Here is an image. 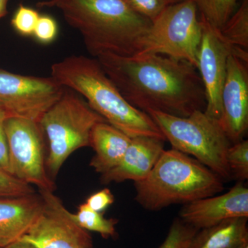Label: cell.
<instances>
[{
	"label": "cell",
	"instance_id": "1",
	"mask_svg": "<svg viewBox=\"0 0 248 248\" xmlns=\"http://www.w3.org/2000/svg\"><path fill=\"white\" fill-rule=\"evenodd\" d=\"M96 59L125 100L139 110L177 117L205 110L203 83L189 62L156 54L106 53Z\"/></svg>",
	"mask_w": 248,
	"mask_h": 248
},
{
	"label": "cell",
	"instance_id": "2",
	"mask_svg": "<svg viewBox=\"0 0 248 248\" xmlns=\"http://www.w3.org/2000/svg\"><path fill=\"white\" fill-rule=\"evenodd\" d=\"M39 7L57 8L66 22L82 36L93 58L110 53L129 57L151 25L123 0H45Z\"/></svg>",
	"mask_w": 248,
	"mask_h": 248
},
{
	"label": "cell",
	"instance_id": "3",
	"mask_svg": "<svg viewBox=\"0 0 248 248\" xmlns=\"http://www.w3.org/2000/svg\"><path fill=\"white\" fill-rule=\"evenodd\" d=\"M51 76L78 93L108 123L130 138L147 136L166 141L151 117L125 100L97 59L68 57L52 65Z\"/></svg>",
	"mask_w": 248,
	"mask_h": 248
},
{
	"label": "cell",
	"instance_id": "4",
	"mask_svg": "<svg viewBox=\"0 0 248 248\" xmlns=\"http://www.w3.org/2000/svg\"><path fill=\"white\" fill-rule=\"evenodd\" d=\"M223 179L198 160L177 150H164L143 180L135 182V201L148 211L216 195Z\"/></svg>",
	"mask_w": 248,
	"mask_h": 248
},
{
	"label": "cell",
	"instance_id": "5",
	"mask_svg": "<svg viewBox=\"0 0 248 248\" xmlns=\"http://www.w3.org/2000/svg\"><path fill=\"white\" fill-rule=\"evenodd\" d=\"M146 113L172 148L198 160L223 180L231 179L226 155L232 143L218 120L209 117L203 110H196L187 117L154 110Z\"/></svg>",
	"mask_w": 248,
	"mask_h": 248
},
{
	"label": "cell",
	"instance_id": "6",
	"mask_svg": "<svg viewBox=\"0 0 248 248\" xmlns=\"http://www.w3.org/2000/svg\"><path fill=\"white\" fill-rule=\"evenodd\" d=\"M104 121L80 94L65 87L62 97L40 122L48 142L46 168L50 179L58 175L72 153L90 146L93 127Z\"/></svg>",
	"mask_w": 248,
	"mask_h": 248
},
{
	"label": "cell",
	"instance_id": "7",
	"mask_svg": "<svg viewBox=\"0 0 248 248\" xmlns=\"http://www.w3.org/2000/svg\"><path fill=\"white\" fill-rule=\"evenodd\" d=\"M202 24L193 0L169 5L142 37L138 54H156L197 68Z\"/></svg>",
	"mask_w": 248,
	"mask_h": 248
},
{
	"label": "cell",
	"instance_id": "8",
	"mask_svg": "<svg viewBox=\"0 0 248 248\" xmlns=\"http://www.w3.org/2000/svg\"><path fill=\"white\" fill-rule=\"evenodd\" d=\"M11 175L40 191L53 192L46 168L45 136L40 123L8 117L5 123Z\"/></svg>",
	"mask_w": 248,
	"mask_h": 248
},
{
	"label": "cell",
	"instance_id": "9",
	"mask_svg": "<svg viewBox=\"0 0 248 248\" xmlns=\"http://www.w3.org/2000/svg\"><path fill=\"white\" fill-rule=\"evenodd\" d=\"M65 91L55 78L23 76L0 69V107L9 117L40 123Z\"/></svg>",
	"mask_w": 248,
	"mask_h": 248
},
{
	"label": "cell",
	"instance_id": "10",
	"mask_svg": "<svg viewBox=\"0 0 248 248\" xmlns=\"http://www.w3.org/2000/svg\"><path fill=\"white\" fill-rule=\"evenodd\" d=\"M45 208L19 241L32 248H93L89 232L70 218L67 209L53 192L40 191Z\"/></svg>",
	"mask_w": 248,
	"mask_h": 248
},
{
	"label": "cell",
	"instance_id": "11",
	"mask_svg": "<svg viewBox=\"0 0 248 248\" xmlns=\"http://www.w3.org/2000/svg\"><path fill=\"white\" fill-rule=\"evenodd\" d=\"M200 20L202 37L197 57V71L205 91L206 105L204 112L209 117L219 120L227 62L232 49L222 39L219 31L213 29L202 19Z\"/></svg>",
	"mask_w": 248,
	"mask_h": 248
},
{
	"label": "cell",
	"instance_id": "12",
	"mask_svg": "<svg viewBox=\"0 0 248 248\" xmlns=\"http://www.w3.org/2000/svg\"><path fill=\"white\" fill-rule=\"evenodd\" d=\"M218 122L232 143L244 140L248 128V62L232 54L227 62Z\"/></svg>",
	"mask_w": 248,
	"mask_h": 248
},
{
	"label": "cell",
	"instance_id": "13",
	"mask_svg": "<svg viewBox=\"0 0 248 248\" xmlns=\"http://www.w3.org/2000/svg\"><path fill=\"white\" fill-rule=\"evenodd\" d=\"M248 218V188L239 182L224 194L184 205L179 218L198 230L230 218Z\"/></svg>",
	"mask_w": 248,
	"mask_h": 248
},
{
	"label": "cell",
	"instance_id": "14",
	"mask_svg": "<svg viewBox=\"0 0 248 248\" xmlns=\"http://www.w3.org/2000/svg\"><path fill=\"white\" fill-rule=\"evenodd\" d=\"M165 140L153 137L140 136L131 139L120 162L114 169L101 175L104 184L134 182L143 180L153 169L164 151Z\"/></svg>",
	"mask_w": 248,
	"mask_h": 248
},
{
	"label": "cell",
	"instance_id": "15",
	"mask_svg": "<svg viewBox=\"0 0 248 248\" xmlns=\"http://www.w3.org/2000/svg\"><path fill=\"white\" fill-rule=\"evenodd\" d=\"M41 194L0 197V248L19 241L45 208Z\"/></svg>",
	"mask_w": 248,
	"mask_h": 248
},
{
	"label": "cell",
	"instance_id": "16",
	"mask_svg": "<svg viewBox=\"0 0 248 248\" xmlns=\"http://www.w3.org/2000/svg\"><path fill=\"white\" fill-rule=\"evenodd\" d=\"M131 139L107 122L93 127L90 146L94 151L90 166L101 175L114 169L123 158Z\"/></svg>",
	"mask_w": 248,
	"mask_h": 248
},
{
	"label": "cell",
	"instance_id": "17",
	"mask_svg": "<svg viewBox=\"0 0 248 248\" xmlns=\"http://www.w3.org/2000/svg\"><path fill=\"white\" fill-rule=\"evenodd\" d=\"M248 218H230L200 229L189 248H238L248 240Z\"/></svg>",
	"mask_w": 248,
	"mask_h": 248
},
{
	"label": "cell",
	"instance_id": "18",
	"mask_svg": "<svg viewBox=\"0 0 248 248\" xmlns=\"http://www.w3.org/2000/svg\"><path fill=\"white\" fill-rule=\"evenodd\" d=\"M222 39L236 50H248V0H243L239 9L232 15L220 31Z\"/></svg>",
	"mask_w": 248,
	"mask_h": 248
},
{
	"label": "cell",
	"instance_id": "19",
	"mask_svg": "<svg viewBox=\"0 0 248 248\" xmlns=\"http://www.w3.org/2000/svg\"><path fill=\"white\" fill-rule=\"evenodd\" d=\"M67 214L78 226L85 231L95 232L104 239L115 236V226L118 220L106 218L103 213L94 211L85 203L79 205L76 214L71 213L68 210Z\"/></svg>",
	"mask_w": 248,
	"mask_h": 248
},
{
	"label": "cell",
	"instance_id": "20",
	"mask_svg": "<svg viewBox=\"0 0 248 248\" xmlns=\"http://www.w3.org/2000/svg\"><path fill=\"white\" fill-rule=\"evenodd\" d=\"M238 0H193L200 19L217 31H221L234 14Z\"/></svg>",
	"mask_w": 248,
	"mask_h": 248
},
{
	"label": "cell",
	"instance_id": "21",
	"mask_svg": "<svg viewBox=\"0 0 248 248\" xmlns=\"http://www.w3.org/2000/svg\"><path fill=\"white\" fill-rule=\"evenodd\" d=\"M231 177L242 182L248 178V141L242 140L232 143L226 155Z\"/></svg>",
	"mask_w": 248,
	"mask_h": 248
},
{
	"label": "cell",
	"instance_id": "22",
	"mask_svg": "<svg viewBox=\"0 0 248 248\" xmlns=\"http://www.w3.org/2000/svg\"><path fill=\"white\" fill-rule=\"evenodd\" d=\"M199 231L178 217L173 221L166 239L158 248H189Z\"/></svg>",
	"mask_w": 248,
	"mask_h": 248
},
{
	"label": "cell",
	"instance_id": "23",
	"mask_svg": "<svg viewBox=\"0 0 248 248\" xmlns=\"http://www.w3.org/2000/svg\"><path fill=\"white\" fill-rule=\"evenodd\" d=\"M40 17V15L36 10L20 4L11 19V25L20 35H33Z\"/></svg>",
	"mask_w": 248,
	"mask_h": 248
},
{
	"label": "cell",
	"instance_id": "24",
	"mask_svg": "<svg viewBox=\"0 0 248 248\" xmlns=\"http://www.w3.org/2000/svg\"><path fill=\"white\" fill-rule=\"evenodd\" d=\"M32 186L0 169V197H17L35 193Z\"/></svg>",
	"mask_w": 248,
	"mask_h": 248
},
{
	"label": "cell",
	"instance_id": "25",
	"mask_svg": "<svg viewBox=\"0 0 248 248\" xmlns=\"http://www.w3.org/2000/svg\"><path fill=\"white\" fill-rule=\"evenodd\" d=\"M134 12L151 22L155 20L169 5L166 0H123Z\"/></svg>",
	"mask_w": 248,
	"mask_h": 248
},
{
	"label": "cell",
	"instance_id": "26",
	"mask_svg": "<svg viewBox=\"0 0 248 248\" xmlns=\"http://www.w3.org/2000/svg\"><path fill=\"white\" fill-rule=\"evenodd\" d=\"M58 27L56 21L48 16H40L36 24L33 35L42 44L53 42L58 35Z\"/></svg>",
	"mask_w": 248,
	"mask_h": 248
},
{
	"label": "cell",
	"instance_id": "27",
	"mask_svg": "<svg viewBox=\"0 0 248 248\" xmlns=\"http://www.w3.org/2000/svg\"><path fill=\"white\" fill-rule=\"evenodd\" d=\"M115 202V197L109 189L104 188L90 196L86 203L90 208L103 213Z\"/></svg>",
	"mask_w": 248,
	"mask_h": 248
},
{
	"label": "cell",
	"instance_id": "28",
	"mask_svg": "<svg viewBox=\"0 0 248 248\" xmlns=\"http://www.w3.org/2000/svg\"><path fill=\"white\" fill-rule=\"evenodd\" d=\"M8 116L6 111L0 107V169L11 174L10 171L9 151L5 133V123Z\"/></svg>",
	"mask_w": 248,
	"mask_h": 248
},
{
	"label": "cell",
	"instance_id": "29",
	"mask_svg": "<svg viewBox=\"0 0 248 248\" xmlns=\"http://www.w3.org/2000/svg\"><path fill=\"white\" fill-rule=\"evenodd\" d=\"M8 1L9 0H0V19L8 14Z\"/></svg>",
	"mask_w": 248,
	"mask_h": 248
},
{
	"label": "cell",
	"instance_id": "30",
	"mask_svg": "<svg viewBox=\"0 0 248 248\" xmlns=\"http://www.w3.org/2000/svg\"><path fill=\"white\" fill-rule=\"evenodd\" d=\"M4 248H32L27 244V243L23 242V241H18L14 244L9 245V246H6Z\"/></svg>",
	"mask_w": 248,
	"mask_h": 248
},
{
	"label": "cell",
	"instance_id": "31",
	"mask_svg": "<svg viewBox=\"0 0 248 248\" xmlns=\"http://www.w3.org/2000/svg\"><path fill=\"white\" fill-rule=\"evenodd\" d=\"M186 0H166L168 5L177 4V3L182 2Z\"/></svg>",
	"mask_w": 248,
	"mask_h": 248
},
{
	"label": "cell",
	"instance_id": "32",
	"mask_svg": "<svg viewBox=\"0 0 248 248\" xmlns=\"http://www.w3.org/2000/svg\"><path fill=\"white\" fill-rule=\"evenodd\" d=\"M238 248H248V240L245 241Z\"/></svg>",
	"mask_w": 248,
	"mask_h": 248
},
{
	"label": "cell",
	"instance_id": "33",
	"mask_svg": "<svg viewBox=\"0 0 248 248\" xmlns=\"http://www.w3.org/2000/svg\"></svg>",
	"mask_w": 248,
	"mask_h": 248
}]
</instances>
